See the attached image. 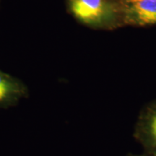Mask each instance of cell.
Listing matches in <instances>:
<instances>
[{"mask_svg":"<svg viewBox=\"0 0 156 156\" xmlns=\"http://www.w3.org/2000/svg\"><path fill=\"white\" fill-rule=\"evenodd\" d=\"M118 2L120 5H127V4H131L134 3L136 2H140V1H145V0H114Z\"/></svg>","mask_w":156,"mask_h":156,"instance_id":"5b68a950","label":"cell"},{"mask_svg":"<svg viewBox=\"0 0 156 156\" xmlns=\"http://www.w3.org/2000/svg\"><path fill=\"white\" fill-rule=\"evenodd\" d=\"M126 156H151V155H148L147 154H143V155H134V154H129V155H126Z\"/></svg>","mask_w":156,"mask_h":156,"instance_id":"8992f818","label":"cell"},{"mask_svg":"<svg viewBox=\"0 0 156 156\" xmlns=\"http://www.w3.org/2000/svg\"><path fill=\"white\" fill-rule=\"evenodd\" d=\"M68 12L78 23L95 30L124 27L122 7L114 0H66Z\"/></svg>","mask_w":156,"mask_h":156,"instance_id":"6da1fadb","label":"cell"},{"mask_svg":"<svg viewBox=\"0 0 156 156\" xmlns=\"http://www.w3.org/2000/svg\"><path fill=\"white\" fill-rule=\"evenodd\" d=\"M134 137L142 146L145 153L156 156V99L140 111L134 130Z\"/></svg>","mask_w":156,"mask_h":156,"instance_id":"7a4b0ae2","label":"cell"},{"mask_svg":"<svg viewBox=\"0 0 156 156\" xmlns=\"http://www.w3.org/2000/svg\"><path fill=\"white\" fill-rule=\"evenodd\" d=\"M120 5L124 26L147 27L156 25V0Z\"/></svg>","mask_w":156,"mask_h":156,"instance_id":"3957f363","label":"cell"},{"mask_svg":"<svg viewBox=\"0 0 156 156\" xmlns=\"http://www.w3.org/2000/svg\"><path fill=\"white\" fill-rule=\"evenodd\" d=\"M28 96V87L22 80L0 69V108L17 106L21 99Z\"/></svg>","mask_w":156,"mask_h":156,"instance_id":"277c9868","label":"cell"}]
</instances>
